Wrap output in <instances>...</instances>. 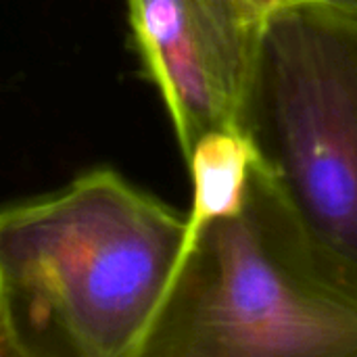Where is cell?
<instances>
[{
    "label": "cell",
    "mask_w": 357,
    "mask_h": 357,
    "mask_svg": "<svg viewBox=\"0 0 357 357\" xmlns=\"http://www.w3.org/2000/svg\"><path fill=\"white\" fill-rule=\"evenodd\" d=\"M140 357H357V289L253 161L241 211L188 234Z\"/></svg>",
    "instance_id": "obj_2"
},
{
    "label": "cell",
    "mask_w": 357,
    "mask_h": 357,
    "mask_svg": "<svg viewBox=\"0 0 357 357\" xmlns=\"http://www.w3.org/2000/svg\"><path fill=\"white\" fill-rule=\"evenodd\" d=\"M251 2H255L264 13H270V10L278 8L280 4H284V2H289V0H251Z\"/></svg>",
    "instance_id": "obj_8"
},
{
    "label": "cell",
    "mask_w": 357,
    "mask_h": 357,
    "mask_svg": "<svg viewBox=\"0 0 357 357\" xmlns=\"http://www.w3.org/2000/svg\"><path fill=\"white\" fill-rule=\"evenodd\" d=\"M134 44L184 159L213 132H241L266 15L251 0H128Z\"/></svg>",
    "instance_id": "obj_4"
},
{
    "label": "cell",
    "mask_w": 357,
    "mask_h": 357,
    "mask_svg": "<svg viewBox=\"0 0 357 357\" xmlns=\"http://www.w3.org/2000/svg\"><path fill=\"white\" fill-rule=\"evenodd\" d=\"M188 218L111 167L0 207V312L17 357H140Z\"/></svg>",
    "instance_id": "obj_1"
},
{
    "label": "cell",
    "mask_w": 357,
    "mask_h": 357,
    "mask_svg": "<svg viewBox=\"0 0 357 357\" xmlns=\"http://www.w3.org/2000/svg\"><path fill=\"white\" fill-rule=\"evenodd\" d=\"M238 130L307 243L357 289V15L270 10Z\"/></svg>",
    "instance_id": "obj_3"
},
{
    "label": "cell",
    "mask_w": 357,
    "mask_h": 357,
    "mask_svg": "<svg viewBox=\"0 0 357 357\" xmlns=\"http://www.w3.org/2000/svg\"><path fill=\"white\" fill-rule=\"evenodd\" d=\"M253 151L241 132H213L186 157L192 178L188 234L199 226L241 211L253 169Z\"/></svg>",
    "instance_id": "obj_5"
},
{
    "label": "cell",
    "mask_w": 357,
    "mask_h": 357,
    "mask_svg": "<svg viewBox=\"0 0 357 357\" xmlns=\"http://www.w3.org/2000/svg\"><path fill=\"white\" fill-rule=\"evenodd\" d=\"M301 2H312V4H320L333 10L347 13V15H357V0H301Z\"/></svg>",
    "instance_id": "obj_6"
},
{
    "label": "cell",
    "mask_w": 357,
    "mask_h": 357,
    "mask_svg": "<svg viewBox=\"0 0 357 357\" xmlns=\"http://www.w3.org/2000/svg\"><path fill=\"white\" fill-rule=\"evenodd\" d=\"M0 356L17 357V354H15V345H13V341H10V333H8V328H6V322H4L2 312H0Z\"/></svg>",
    "instance_id": "obj_7"
}]
</instances>
